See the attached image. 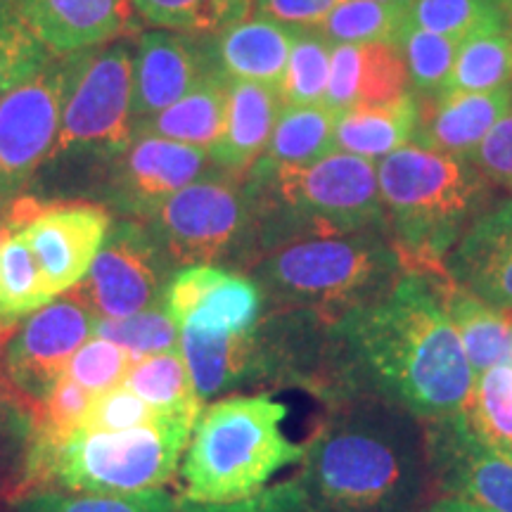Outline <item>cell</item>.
Returning a JSON list of instances; mask_svg holds the SVG:
<instances>
[{"label": "cell", "mask_w": 512, "mask_h": 512, "mask_svg": "<svg viewBox=\"0 0 512 512\" xmlns=\"http://www.w3.org/2000/svg\"><path fill=\"white\" fill-rule=\"evenodd\" d=\"M475 377L434 278L406 273L382 299L330 325L323 406L375 396L422 422L463 411Z\"/></svg>", "instance_id": "6da1fadb"}, {"label": "cell", "mask_w": 512, "mask_h": 512, "mask_svg": "<svg viewBox=\"0 0 512 512\" xmlns=\"http://www.w3.org/2000/svg\"><path fill=\"white\" fill-rule=\"evenodd\" d=\"M294 477L318 512H422L434 498L422 422L375 396L325 408Z\"/></svg>", "instance_id": "7a4b0ae2"}, {"label": "cell", "mask_w": 512, "mask_h": 512, "mask_svg": "<svg viewBox=\"0 0 512 512\" xmlns=\"http://www.w3.org/2000/svg\"><path fill=\"white\" fill-rule=\"evenodd\" d=\"M377 185L406 271L446 275V256L484 214L486 178L470 159L408 143L380 159Z\"/></svg>", "instance_id": "3957f363"}, {"label": "cell", "mask_w": 512, "mask_h": 512, "mask_svg": "<svg viewBox=\"0 0 512 512\" xmlns=\"http://www.w3.org/2000/svg\"><path fill=\"white\" fill-rule=\"evenodd\" d=\"M259 259L294 240L387 230L377 166L330 152L311 164L247 171ZM256 259V261H259Z\"/></svg>", "instance_id": "277c9868"}, {"label": "cell", "mask_w": 512, "mask_h": 512, "mask_svg": "<svg viewBox=\"0 0 512 512\" xmlns=\"http://www.w3.org/2000/svg\"><path fill=\"white\" fill-rule=\"evenodd\" d=\"M387 230L294 240L249 268L266 311H313L328 323L377 302L406 275Z\"/></svg>", "instance_id": "5b68a950"}, {"label": "cell", "mask_w": 512, "mask_h": 512, "mask_svg": "<svg viewBox=\"0 0 512 512\" xmlns=\"http://www.w3.org/2000/svg\"><path fill=\"white\" fill-rule=\"evenodd\" d=\"M287 415L290 408L266 392L204 403L178 467L183 501H242L264 491L280 470L297 465L304 444L285 434Z\"/></svg>", "instance_id": "8992f818"}, {"label": "cell", "mask_w": 512, "mask_h": 512, "mask_svg": "<svg viewBox=\"0 0 512 512\" xmlns=\"http://www.w3.org/2000/svg\"><path fill=\"white\" fill-rule=\"evenodd\" d=\"M195 420L188 415H159L131 430L74 432L60 446L29 458L22 494L62 489L126 496L164 489L181 467Z\"/></svg>", "instance_id": "52a82bcc"}, {"label": "cell", "mask_w": 512, "mask_h": 512, "mask_svg": "<svg viewBox=\"0 0 512 512\" xmlns=\"http://www.w3.org/2000/svg\"><path fill=\"white\" fill-rule=\"evenodd\" d=\"M171 271L219 266L249 273L256 264V211L247 174L214 166L166 200L150 221Z\"/></svg>", "instance_id": "ba28073f"}, {"label": "cell", "mask_w": 512, "mask_h": 512, "mask_svg": "<svg viewBox=\"0 0 512 512\" xmlns=\"http://www.w3.org/2000/svg\"><path fill=\"white\" fill-rule=\"evenodd\" d=\"M55 159L110 164L133 143V48L126 41L62 57Z\"/></svg>", "instance_id": "9c48e42d"}, {"label": "cell", "mask_w": 512, "mask_h": 512, "mask_svg": "<svg viewBox=\"0 0 512 512\" xmlns=\"http://www.w3.org/2000/svg\"><path fill=\"white\" fill-rule=\"evenodd\" d=\"M171 266L145 221L117 219L79 285L64 292L98 320H117L162 304Z\"/></svg>", "instance_id": "30bf717a"}, {"label": "cell", "mask_w": 512, "mask_h": 512, "mask_svg": "<svg viewBox=\"0 0 512 512\" xmlns=\"http://www.w3.org/2000/svg\"><path fill=\"white\" fill-rule=\"evenodd\" d=\"M62 57L0 98V209L24 195L48 164L62 117Z\"/></svg>", "instance_id": "8fae6325"}, {"label": "cell", "mask_w": 512, "mask_h": 512, "mask_svg": "<svg viewBox=\"0 0 512 512\" xmlns=\"http://www.w3.org/2000/svg\"><path fill=\"white\" fill-rule=\"evenodd\" d=\"M98 318L67 294L31 313L3 342V366L12 384L34 406L43 403L67 375L69 363L88 339Z\"/></svg>", "instance_id": "7c38bea8"}, {"label": "cell", "mask_w": 512, "mask_h": 512, "mask_svg": "<svg viewBox=\"0 0 512 512\" xmlns=\"http://www.w3.org/2000/svg\"><path fill=\"white\" fill-rule=\"evenodd\" d=\"M422 432L434 491L494 512H512V460L479 439L465 408L422 420Z\"/></svg>", "instance_id": "4fadbf2b"}, {"label": "cell", "mask_w": 512, "mask_h": 512, "mask_svg": "<svg viewBox=\"0 0 512 512\" xmlns=\"http://www.w3.org/2000/svg\"><path fill=\"white\" fill-rule=\"evenodd\" d=\"M209 162L202 147L152 136L133 138L110 162L102 197L121 219L150 221L171 195L200 178Z\"/></svg>", "instance_id": "5bb4252c"}, {"label": "cell", "mask_w": 512, "mask_h": 512, "mask_svg": "<svg viewBox=\"0 0 512 512\" xmlns=\"http://www.w3.org/2000/svg\"><path fill=\"white\" fill-rule=\"evenodd\" d=\"M110 226L112 216L105 204L46 202L27 226L19 228L50 297L57 299L86 278Z\"/></svg>", "instance_id": "9a60e30c"}, {"label": "cell", "mask_w": 512, "mask_h": 512, "mask_svg": "<svg viewBox=\"0 0 512 512\" xmlns=\"http://www.w3.org/2000/svg\"><path fill=\"white\" fill-rule=\"evenodd\" d=\"M211 76H223L214 43L181 31H145L133 50V119L166 110Z\"/></svg>", "instance_id": "2e32d148"}, {"label": "cell", "mask_w": 512, "mask_h": 512, "mask_svg": "<svg viewBox=\"0 0 512 512\" xmlns=\"http://www.w3.org/2000/svg\"><path fill=\"white\" fill-rule=\"evenodd\" d=\"M444 266L453 283L512 316V200L484 211Z\"/></svg>", "instance_id": "e0dca14e"}, {"label": "cell", "mask_w": 512, "mask_h": 512, "mask_svg": "<svg viewBox=\"0 0 512 512\" xmlns=\"http://www.w3.org/2000/svg\"><path fill=\"white\" fill-rule=\"evenodd\" d=\"M24 22L53 57L98 48L133 27L131 0H15Z\"/></svg>", "instance_id": "ac0fdd59"}, {"label": "cell", "mask_w": 512, "mask_h": 512, "mask_svg": "<svg viewBox=\"0 0 512 512\" xmlns=\"http://www.w3.org/2000/svg\"><path fill=\"white\" fill-rule=\"evenodd\" d=\"M283 107L280 88L252 81H228L226 119L219 140L209 147L211 164L235 174H247L256 159L264 155Z\"/></svg>", "instance_id": "d6986e66"}, {"label": "cell", "mask_w": 512, "mask_h": 512, "mask_svg": "<svg viewBox=\"0 0 512 512\" xmlns=\"http://www.w3.org/2000/svg\"><path fill=\"white\" fill-rule=\"evenodd\" d=\"M510 112L512 83L484 93H439L432 117L418 126L413 140L446 155L472 159L491 128Z\"/></svg>", "instance_id": "ffe728a7"}, {"label": "cell", "mask_w": 512, "mask_h": 512, "mask_svg": "<svg viewBox=\"0 0 512 512\" xmlns=\"http://www.w3.org/2000/svg\"><path fill=\"white\" fill-rule=\"evenodd\" d=\"M294 29L266 17H245L216 34L214 57L228 81H252L280 88L283 83Z\"/></svg>", "instance_id": "44dd1931"}, {"label": "cell", "mask_w": 512, "mask_h": 512, "mask_svg": "<svg viewBox=\"0 0 512 512\" xmlns=\"http://www.w3.org/2000/svg\"><path fill=\"white\" fill-rule=\"evenodd\" d=\"M439 302L456 328L475 375L496 366H512V316L453 283L448 275H432Z\"/></svg>", "instance_id": "7402d4cb"}, {"label": "cell", "mask_w": 512, "mask_h": 512, "mask_svg": "<svg viewBox=\"0 0 512 512\" xmlns=\"http://www.w3.org/2000/svg\"><path fill=\"white\" fill-rule=\"evenodd\" d=\"M420 107L411 93L387 105H356L337 114L335 152L363 159H384L415 138Z\"/></svg>", "instance_id": "603a6c76"}, {"label": "cell", "mask_w": 512, "mask_h": 512, "mask_svg": "<svg viewBox=\"0 0 512 512\" xmlns=\"http://www.w3.org/2000/svg\"><path fill=\"white\" fill-rule=\"evenodd\" d=\"M228 100L226 76H211L197 88L152 117L133 121V138L152 136L195 145L209 152L223 131Z\"/></svg>", "instance_id": "cb8c5ba5"}, {"label": "cell", "mask_w": 512, "mask_h": 512, "mask_svg": "<svg viewBox=\"0 0 512 512\" xmlns=\"http://www.w3.org/2000/svg\"><path fill=\"white\" fill-rule=\"evenodd\" d=\"M337 112L325 105H285L256 169L311 164L335 152Z\"/></svg>", "instance_id": "d4e9b609"}, {"label": "cell", "mask_w": 512, "mask_h": 512, "mask_svg": "<svg viewBox=\"0 0 512 512\" xmlns=\"http://www.w3.org/2000/svg\"><path fill=\"white\" fill-rule=\"evenodd\" d=\"M264 311V294L252 275L221 268V273L204 292L195 311L183 320L181 328L200 330L207 335H240V332L252 330Z\"/></svg>", "instance_id": "484cf974"}, {"label": "cell", "mask_w": 512, "mask_h": 512, "mask_svg": "<svg viewBox=\"0 0 512 512\" xmlns=\"http://www.w3.org/2000/svg\"><path fill=\"white\" fill-rule=\"evenodd\" d=\"M53 302L22 230L0 247V342H8L31 313Z\"/></svg>", "instance_id": "4316f807"}, {"label": "cell", "mask_w": 512, "mask_h": 512, "mask_svg": "<svg viewBox=\"0 0 512 512\" xmlns=\"http://www.w3.org/2000/svg\"><path fill=\"white\" fill-rule=\"evenodd\" d=\"M124 387L159 413L197 418L204 408L178 349L140 358L126 373Z\"/></svg>", "instance_id": "83f0119b"}, {"label": "cell", "mask_w": 512, "mask_h": 512, "mask_svg": "<svg viewBox=\"0 0 512 512\" xmlns=\"http://www.w3.org/2000/svg\"><path fill=\"white\" fill-rule=\"evenodd\" d=\"M34 403L24 399L5 373L0 342V498L22 494L34 430Z\"/></svg>", "instance_id": "f1b7e54d"}, {"label": "cell", "mask_w": 512, "mask_h": 512, "mask_svg": "<svg viewBox=\"0 0 512 512\" xmlns=\"http://www.w3.org/2000/svg\"><path fill=\"white\" fill-rule=\"evenodd\" d=\"M411 24V8L380 0H342L318 31L332 43H392L401 48Z\"/></svg>", "instance_id": "f546056e"}, {"label": "cell", "mask_w": 512, "mask_h": 512, "mask_svg": "<svg viewBox=\"0 0 512 512\" xmlns=\"http://www.w3.org/2000/svg\"><path fill=\"white\" fill-rule=\"evenodd\" d=\"M411 17L415 27L458 43L508 27L505 0H413Z\"/></svg>", "instance_id": "4dcf8cb0"}, {"label": "cell", "mask_w": 512, "mask_h": 512, "mask_svg": "<svg viewBox=\"0 0 512 512\" xmlns=\"http://www.w3.org/2000/svg\"><path fill=\"white\" fill-rule=\"evenodd\" d=\"M131 3L152 27L192 36L221 34L252 10V0H131Z\"/></svg>", "instance_id": "1f68e13d"}, {"label": "cell", "mask_w": 512, "mask_h": 512, "mask_svg": "<svg viewBox=\"0 0 512 512\" xmlns=\"http://www.w3.org/2000/svg\"><path fill=\"white\" fill-rule=\"evenodd\" d=\"M181 496L166 489L140 494H79L62 489H34L12 501L15 512H178Z\"/></svg>", "instance_id": "d6a6232c"}, {"label": "cell", "mask_w": 512, "mask_h": 512, "mask_svg": "<svg viewBox=\"0 0 512 512\" xmlns=\"http://www.w3.org/2000/svg\"><path fill=\"white\" fill-rule=\"evenodd\" d=\"M508 83H512V38L503 31L460 43L441 93H484Z\"/></svg>", "instance_id": "836d02e7"}, {"label": "cell", "mask_w": 512, "mask_h": 512, "mask_svg": "<svg viewBox=\"0 0 512 512\" xmlns=\"http://www.w3.org/2000/svg\"><path fill=\"white\" fill-rule=\"evenodd\" d=\"M465 415L472 430L512 460V366H496L475 377Z\"/></svg>", "instance_id": "e575fe53"}, {"label": "cell", "mask_w": 512, "mask_h": 512, "mask_svg": "<svg viewBox=\"0 0 512 512\" xmlns=\"http://www.w3.org/2000/svg\"><path fill=\"white\" fill-rule=\"evenodd\" d=\"M332 41L318 29H294L280 95L285 105H323L328 88Z\"/></svg>", "instance_id": "d590c367"}, {"label": "cell", "mask_w": 512, "mask_h": 512, "mask_svg": "<svg viewBox=\"0 0 512 512\" xmlns=\"http://www.w3.org/2000/svg\"><path fill=\"white\" fill-rule=\"evenodd\" d=\"M53 60L24 22L15 0H0V98Z\"/></svg>", "instance_id": "8d00e7d4"}, {"label": "cell", "mask_w": 512, "mask_h": 512, "mask_svg": "<svg viewBox=\"0 0 512 512\" xmlns=\"http://www.w3.org/2000/svg\"><path fill=\"white\" fill-rule=\"evenodd\" d=\"M95 337L114 342L128 354L133 361H140L145 356L164 354V351L178 349V339H181V328L176 320L166 313L162 304L152 306V309L138 311L133 316L117 318V320H98Z\"/></svg>", "instance_id": "74e56055"}, {"label": "cell", "mask_w": 512, "mask_h": 512, "mask_svg": "<svg viewBox=\"0 0 512 512\" xmlns=\"http://www.w3.org/2000/svg\"><path fill=\"white\" fill-rule=\"evenodd\" d=\"M460 43L453 38L432 34L411 24L401 41V53L406 57L408 76L420 91H437L446 86Z\"/></svg>", "instance_id": "f35d334b"}, {"label": "cell", "mask_w": 512, "mask_h": 512, "mask_svg": "<svg viewBox=\"0 0 512 512\" xmlns=\"http://www.w3.org/2000/svg\"><path fill=\"white\" fill-rule=\"evenodd\" d=\"M408 67L399 46L366 43L358 105H387L408 95Z\"/></svg>", "instance_id": "ab89813d"}, {"label": "cell", "mask_w": 512, "mask_h": 512, "mask_svg": "<svg viewBox=\"0 0 512 512\" xmlns=\"http://www.w3.org/2000/svg\"><path fill=\"white\" fill-rule=\"evenodd\" d=\"M133 363L136 361L128 351L117 347L114 342H107V339L93 337L74 354L67 368V377L86 387L88 392L102 394L121 387Z\"/></svg>", "instance_id": "60d3db41"}, {"label": "cell", "mask_w": 512, "mask_h": 512, "mask_svg": "<svg viewBox=\"0 0 512 512\" xmlns=\"http://www.w3.org/2000/svg\"><path fill=\"white\" fill-rule=\"evenodd\" d=\"M159 415L169 413L155 411L150 403H145L140 396L121 384V387L95 396L91 413H88L86 425L81 430H131V427L157 420Z\"/></svg>", "instance_id": "b9f144b4"}, {"label": "cell", "mask_w": 512, "mask_h": 512, "mask_svg": "<svg viewBox=\"0 0 512 512\" xmlns=\"http://www.w3.org/2000/svg\"><path fill=\"white\" fill-rule=\"evenodd\" d=\"M178 512H318L297 479L266 486L259 494L233 503H190L183 501Z\"/></svg>", "instance_id": "7bdbcfd3"}, {"label": "cell", "mask_w": 512, "mask_h": 512, "mask_svg": "<svg viewBox=\"0 0 512 512\" xmlns=\"http://www.w3.org/2000/svg\"><path fill=\"white\" fill-rule=\"evenodd\" d=\"M363 74V46L358 43H332L328 88H325V107L332 112H344L358 105Z\"/></svg>", "instance_id": "ee69618b"}, {"label": "cell", "mask_w": 512, "mask_h": 512, "mask_svg": "<svg viewBox=\"0 0 512 512\" xmlns=\"http://www.w3.org/2000/svg\"><path fill=\"white\" fill-rule=\"evenodd\" d=\"M470 162L486 181L512 190V112L491 128Z\"/></svg>", "instance_id": "f6af8a7d"}, {"label": "cell", "mask_w": 512, "mask_h": 512, "mask_svg": "<svg viewBox=\"0 0 512 512\" xmlns=\"http://www.w3.org/2000/svg\"><path fill=\"white\" fill-rule=\"evenodd\" d=\"M342 0H252L259 17L292 29H318Z\"/></svg>", "instance_id": "bcb514c9"}, {"label": "cell", "mask_w": 512, "mask_h": 512, "mask_svg": "<svg viewBox=\"0 0 512 512\" xmlns=\"http://www.w3.org/2000/svg\"><path fill=\"white\" fill-rule=\"evenodd\" d=\"M422 512H494V510L484 508V505L479 503L465 501V498L460 496H441V498H434V501Z\"/></svg>", "instance_id": "7dc6e473"}, {"label": "cell", "mask_w": 512, "mask_h": 512, "mask_svg": "<svg viewBox=\"0 0 512 512\" xmlns=\"http://www.w3.org/2000/svg\"><path fill=\"white\" fill-rule=\"evenodd\" d=\"M12 235V228H10V221H8V211L0 209V247L5 245V240H8Z\"/></svg>", "instance_id": "c3c4849f"}, {"label": "cell", "mask_w": 512, "mask_h": 512, "mask_svg": "<svg viewBox=\"0 0 512 512\" xmlns=\"http://www.w3.org/2000/svg\"><path fill=\"white\" fill-rule=\"evenodd\" d=\"M505 22H508L510 38H512V0H505Z\"/></svg>", "instance_id": "681fc988"}, {"label": "cell", "mask_w": 512, "mask_h": 512, "mask_svg": "<svg viewBox=\"0 0 512 512\" xmlns=\"http://www.w3.org/2000/svg\"><path fill=\"white\" fill-rule=\"evenodd\" d=\"M380 3H389V5H401V8H411L413 0H380Z\"/></svg>", "instance_id": "f907efd6"}]
</instances>
